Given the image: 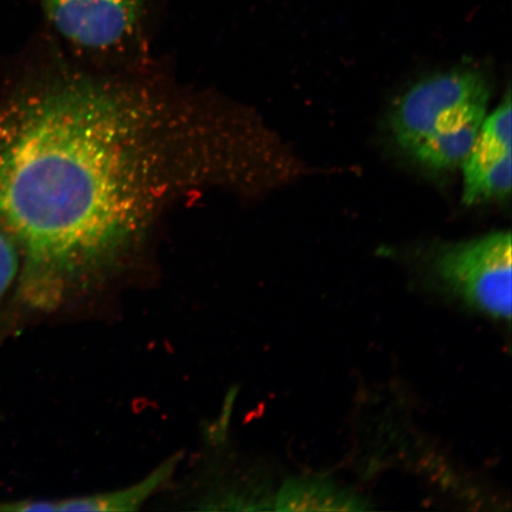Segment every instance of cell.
Masks as SVG:
<instances>
[{"instance_id":"obj_1","label":"cell","mask_w":512,"mask_h":512,"mask_svg":"<svg viewBox=\"0 0 512 512\" xmlns=\"http://www.w3.org/2000/svg\"><path fill=\"white\" fill-rule=\"evenodd\" d=\"M0 144V224L19 293L55 310L110 275L166 203L217 181L219 125L143 88L67 76L19 104Z\"/></svg>"},{"instance_id":"obj_3","label":"cell","mask_w":512,"mask_h":512,"mask_svg":"<svg viewBox=\"0 0 512 512\" xmlns=\"http://www.w3.org/2000/svg\"><path fill=\"white\" fill-rule=\"evenodd\" d=\"M433 267L440 280L475 309L511 318V234L495 232L438 249Z\"/></svg>"},{"instance_id":"obj_6","label":"cell","mask_w":512,"mask_h":512,"mask_svg":"<svg viewBox=\"0 0 512 512\" xmlns=\"http://www.w3.org/2000/svg\"><path fill=\"white\" fill-rule=\"evenodd\" d=\"M277 511H364L369 505L362 497L339 488L329 480L315 477L287 480L275 497Z\"/></svg>"},{"instance_id":"obj_2","label":"cell","mask_w":512,"mask_h":512,"mask_svg":"<svg viewBox=\"0 0 512 512\" xmlns=\"http://www.w3.org/2000/svg\"><path fill=\"white\" fill-rule=\"evenodd\" d=\"M490 88L475 70H453L415 83L401 96L390 117V130L402 150L411 151L435 134L483 121Z\"/></svg>"},{"instance_id":"obj_8","label":"cell","mask_w":512,"mask_h":512,"mask_svg":"<svg viewBox=\"0 0 512 512\" xmlns=\"http://www.w3.org/2000/svg\"><path fill=\"white\" fill-rule=\"evenodd\" d=\"M511 153L499 159L488 169L464 177L463 202L473 206L486 201L509 197L512 182Z\"/></svg>"},{"instance_id":"obj_9","label":"cell","mask_w":512,"mask_h":512,"mask_svg":"<svg viewBox=\"0 0 512 512\" xmlns=\"http://www.w3.org/2000/svg\"><path fill=\"white\" fill-rule=\"evenodd\" d=\"M18 256L16 241L5 229H0V299L17 278Z\"/></svg>"},{"instance_id":"obj_7","label":"cell","mask_w":512,"mask_h":512,"mask_svg":"<svg viewBox=\"0 0 512 512\" xmlns=\"http://www.w3.org/2000/svg\"><path fill=\"white\" fill-rule=\"evenodd\" d=\"M482 123L478 121L450 132L435 134L408 153L427 169L446 171L462 168L476 143Z\"/></svg>"},{"instance_id":"obj_5","label":"cell","mask_w":512,"mask_h":512,"mask_svg":"<svg viewBox=\"0 0 512 512\" xmlns=\"http://www.w3.org/2000/svg\"><path fill=\"white\" fill-rule=\"evenodd\" d=\"M181 457H172L149 476L126 488L92 496L44 501L46 511H134L139 510L175 475Z\"/></svg>"},{"instance_id":"obj_4","label":"cell","mask_w":512,"mask_h":512,"mask_svg":"<svg viewBox=\"0 0 512 512\" xmlns=\"http://www.w3.org/2000/svg\"><path fill=\"white\" fill-rule=\"evenodd\" d=\"M48 21L73 46L108 51L139 36L153 0H38Z\"/></svg>"}]
</instances>
